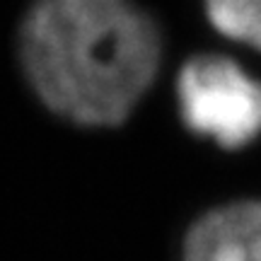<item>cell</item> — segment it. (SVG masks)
<instances>
[{"label": "cell", "mask_w": 261, "mask_h": 261, "mask_svg": "<svg viewBox=\"0 0 261 261\" xmlns=\"http://www.w3.org/2000/svg\"><path fill=\"white\" fill-rule=\"evenodd\" d=\"M17 54L46 109L77 126L104 128L126 121L148 92L162 37L133 0H32Z\"/></svg>", "instance_id": "obj_1"}, {"label": "cell", "mask_w": 261, "mask_h": 261, "mask_svg": "<svg viewBox=\"0 0 261 261\" xmlns=\"http://www.w3.org/2000/svg\"><path fill=\"white\" fill-rule=\"evenodd\" d=\"M184 261H261V203L218 208L191 227Z\"/></svg>", "instance_id": "obj_3"}, {"label": "cell", "mask_w": 261, "mask_h": 261, "mask_svg": "<svg viewBox=\"0 0 261 261\" xmlns=\"http://www.w3.org/2000/svg\"><path fill=\"white\" fill-rule=\"evenodd\" d=\"M205 10L220 34L261 48V0H205Z\"/></svg>", "instance_id": "obj_4"}, {"label": "cell", "mask_w": 261, "mask_h": 261, "mask_svg": "<svg viewBox=\"0 0 261 261\" xmlns=\"http://www.w3.org/2000/svg\"><path fill=\"white\" fill-rule=\"evenodd\" d=\"M181 119L223 148H242L261 133V85L223 56L191 58L177 80Z\"/></svg>", "instance_id": "obj_2"}]
</instances>
